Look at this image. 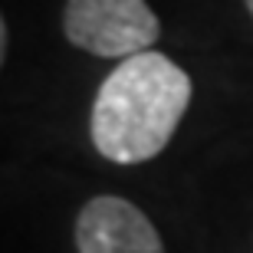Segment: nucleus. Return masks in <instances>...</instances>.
I'll use <instances>...</instances> for the list:
<instances>
[{"label":"nucleus","instance_id":"f257e3e1","mask_svg":"<svg viewBox=\"0 0 253 253\" xmlns=\"http://www.w3.org/2000/svg\"><path fill=\"white\" fill-rule=\"evenodd\" d=\"M191 76L165 53H138L99 85L89 115L92 145L115 165H138L165 151L191 105Z\"/></svg>","mask_w":253,"mask_h":253},{"label":"nucleus","instance_id":"f03ea898","mask_svg":"<svg viewBox=\"0 0 253 253\" xmlns=\"http://www.w3.org/2000/svg\"><path fill=\"white\" fill-rule=\"evenodd\" d=\"M63 33L92 56L128 59L155 46L161 23L145 0H66Z\"/></svg>","mask_w":253,"mask_h":253},{"label":"nucleus","instance_id":"7ed1b4c3","mask_svg":"<svg viewBox=\"0 0 253 253\" xmlns=\"http://www.w3.org/2000/svg\"><path fill=\"white\" fill-rule=\"evenodd\" d=\"M79 253H165L158 230L145 211L115 194L92 197L76 220Z\"/></svg>","mask_w":253,"mask_h":253},{"label":"nucleus","instance_id":"20e7f679","mask_svg":"<svg viewBox=\"0 0 253 253\" xmlns=\"http://www.w3.org/2000/svg\"><path fill=\"white\" fill-rule=\"evenodd\" d=\"M244 3H247V10H250V17H253V0H244Z\"/></svg>","mask_w":253,"mask_h":253}]
</instances>
